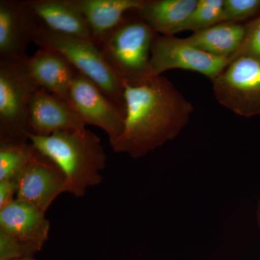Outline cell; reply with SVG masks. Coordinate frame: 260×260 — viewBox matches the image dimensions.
I'll return each instance as SVG.
<instances>
[{
    "label": "cell",
    "instance_id": "cell-13",
    "mask_svg": "<svg viewBox=\"0 0 260 260\" xmlns=\"http://www.w3.org/2000/svg\"><path fill=\"white\" fill-rule=\"evenodd\" d=\"M0 229L40 251L49 239L50 222L34 205L15 199L0 210Z\"/></svg>",
    "mask_w": 260,
    "mask_h": 260
},
{
    "label": "cell",
    "instance_id": "cell-20",
    "mask_svg": "<svg viewBox=\"0 0 260 260\" xmlns=\"http://www.w3.org/2000/svg\"><path fill=\"white\" fill-rule=\"evenodd\" d=\"M260 15V0H224L223 22L240 23Z\"/></svg>",
    "mask_w": 260,
    "mask_h": 260
},
{
    "label": "cell",
    "instance_id": "cell-19",
    "mask_svg": "<svg viewBox=\"0 0 260 260\" xmlns=\"http://www.w3.org/2000/svg\"><path fill=\"white\" fill-rule=\"evenodd\" d=\"M223 3L224 0H198L194 9L176 34L186 30L198 32L223 23Z\"/></svg>",
    "mask_w": 260,
    "mask_h": 260
},
{
    "label": "cell",
    "instance_id": "cell-7",
    "mask_svg": "<svg viewBox=\"0 0 260 260\" xmlns=\"http://www.w3.org/2000/svg\"><path fill=\"white\" fill-rule=\"evenodd\" d=\"M229 58L218 57L198 49L185 38L158 35L154 39L149 75L160 76L170 70H184L200 73L213 80L231 62Z\"/></svg>",
    "mask_w": 260,
    "mask_h": 260
},
{
    "label": "cell",
    "instance_id": "cell-8",
    "mask_svg": "<svg viewBox=\"0 0 260 260\" xmlns=\"http://www.w3.org/2000/svg\"><path fill=\"white\" fill-rule=\"evenodd\" d=\"M70 106L86 125L98 126L104 130L109 137L111 146L124 130L126 111L80 72L70 88Z\"/></svg>",
    "mask_w": 260,
    "mask_h": 260
},
{
    "label": "cell",
    "instance_id": "cell-1",
    "mask_svg": "<svg viewBox=\"0 0 260 260\" xmlns=\"http://www.w3.org/2000/svg\"><path fill=\"white\" fill-rule=\"evenodd\" d=\"M126 115L122 133L112 145L116 153L145 156L175 139L189 122L194 107L166 77L123 82Z\"/></svg>",
    "mask_w": 260,
    "mask_h": 260
},
{
    "label": "cell",
    "instance_id": "cell-14",
    "mask_svg": "<svg viewBox=\"0 0 260 260\" xmlns=\"http://www.w3.org/2000/svg\"><path fill=\"white\" fill-rule=\"evenodd\" d=\"M145 0H71L83 15L96 45L122 21L129 12L143 7Z\"/></svg>",
    "mask_w": 260,
    "mask_h": 260
},
{
    "label": "cell",
    "instance_id": "cell-17",
    "mask_svg": "<svg viewBox=\"0 0 260 260\" xmlns=\"http://www.w3.org/2000/svg\"><path fill=\"white\" fill-rule=\"evenodd\" d=\"M198 0H145L137 13L159 35L174 36Z\"/></svg>",
    "mask_w": 260,
    "mask_h": 260
},
{
    "label": "cell",
    "instance_id": "cell-5",
    "mask_svg": "<svg viewBox=\"0 0 260 260\" xmlns=\"http://www.w3.org/2000/svg\"><path fill=\"white\" fill-rule=\"evenodd\" d=\"M24 61L0 59V140H29V105L39 87Z\"/></svg>",
    "mask_w": 260,
    "mask_h": 260
},
{
    "label": "cell",
    "instance_id": "cell-10",
    "mask_svg": "<svg viewBox=\"0 0 260 260\" xmlns=\"http://www.w3.org/2000/svg\"><path fill=\"white\" fill-rule=\"evenodd\" d=\"M42 24L26 1L0 0V59L25 60L29 43Z\"/></svg>",
    "mask_w": 260,
    "mask_h": 260
},
{
    "label": "cell",
    "instance_id": "cell-2",
    "mask_svg": "<svg viewBox=\"0 0 260 260\" xmlns=\"http://www.w3.org/2000/svg\"><path fill=\"white\" fill-rule=\"evenodd\" d=\"M28 139L61 169L69 194L83 198L89 187L102 182L101 172L107 167V155L100 138L93 132L86 129L46 137L28 135Z\"/></svg>",
    "mask_w": 260,
    "mask_h": 260
},
{
    "label": "cell",
    "instance_id": "cell-24",
    "mask_svg": "<svg viewBox=\"0 0 260 260\" xmlns=\"http://www.w3.org/2000/svg\"><path fill=\"white\" fill-rule=\"evenodd\" d=\"M256 219H257L258 226L260 231V200L258 204L257 210H256Z\"/></svg>",
    "mask_w": 260,
    "mask_h": 260
},
{
    "label": "cell",
    "instance_id": "cell-25",
    "mask_svg": "<svg viewBox=\"0 0 260 260\" xmlns=\"http://www.w3.org/2000/svg\"><path fill=\"white\" fill-rule=\"evenodd\" d=\"M12 260H37L34 257L22 258V259H12Z\"/></svg>",
    "mask_w": 260,
    "mask_h": 260
},
{
    "label": "cell",
    "instance_id": "cell-23",
    "mask_svg": "<svg viewBox=\"0 0 260 260\" xmlns=\"http://www.w3.org/2000/svg\"><path fill=\"white\" fill-rule=\"evenodd\" d=\"M18 179L0 181V210L16 199Z\"/></svg>",
    "mask_w": 260,
    "mask_h": 260
},
{
    "label": "cell",
    "instance_id": "cell-3",
    "mask_svg": "<svg viewBox=\"0 0 260 260\" xmlns=\"http://www.w3.org/2000/svg\"><path fill=\"white\" fill-rule=\"evenodd\" d=\"M157 35L137 11L129 12L97 46L122 82L135 84L150 78L152 47Z\"/></svg>",
    "mask_w": 260,
    "mask_h": 260
},
{
    "label": "cell",
    "instance_id": "cell-11",
    "mask_svg": "<svg viewBox=\"0 0 260 260\" xmlns=\"http://www.w3.org/2000/svg\"><path fill=\"white\" fill-rule=\"evenodd\" d=\"M85 126L79 114L61 98L39 87L34 90L27 121L28 135L46 137L63 132H83Z\"/></svg>",
    "mask_w": 260,
    "mask_h": 260
},
{
    "label": "cell",
    "instance_id": "cell-12",
    "mask_svg": "<svg viewBox=\"0 0 260 260\" xmlns=\"http://www.w3.org/2000/svg\"><path fill=\"white\" fill-rule=\"evenodd\" d=\"M24 64L38 87L61 98L70 106V88L79 71L63 54L54 49L41 48L28 56Z\"/></svg>",
    "mask_w": 260,
    "mask_h": 260
},
{
    "label": "cell",
    "instance_id": "cell-9",
    "mask_svg": "<svg viewBox=\"0 0 260 260\" xmlns=\"http://www.w3.org/2000/svg\"><path fill=\"white\" fill-rule=\"evenodd\" d=\"M67 192L64 174L52 160L36 148L18 179L16 199L46 213L54 200Z\"/></svg>",
    "mask_w": 260,
    "mask_h": 260
},
{
    "label": "cell",
    "instance_id": "cell-6",
    "mask_svg": "<svg viewBox=\"0 0 260 260\" xmlns=\"http://www.w3.org/2000/svg\"><path fill=\"white\" fill-rule=\"evenodd\" d=\"M215 99L237 115L260 114V62L249 56L234 58L211 80Z\"/></svg>",
    "mask_w": 260,
    "mask_h": 260
},
{
    "label": "cell",
    "instance_id": "cell-21",
    "mask_svg": "<svg viewBox=\"0 0 260 260\" xmlns=\"http://www.w3.org/2000/svg\"><path fill=\"white\" fill-rule=\"evenodd\" d=\"M39 250L0 229V260L34 257Z\"/></svg>",
    "mask_w": 260,
    "mask_h": 260
},
{
    "label": "cell",
    "instance_id": "cell-18",
    "mask_svg": "<svg viewBox=\"0 0 260 260\" xmlns=\"http://www.w3.org/2000/svg\"><path fill=\"white\" fill-rule=\"evenodd\" d=\"M35 150L30 140H0V181L18 179Z\"/></svg>",
    "mask_w": 260,
    "mask_h": 260
},
{
    "label": "cell",
    "instance_id": "cell-16",
    "mask_svg": "<svg viewBox=\"0 0 260 260\" xmlns=\"http://www.w3.org/2000/svg\"><path fill=\"white\" fill-rule=\"evenodd\" d=\"M246 32V24L223 22L193 32L185 39L200 50L218 57L232 59L242 47Z\"/></svg>",
    "mask_w": 260,
    "mask_h": 260
},
{
    "label": "cell",
    "instance_id": "cell-22",
    "mask_svg": "<svg viewBox=\"0 0 260 260\" xmlns=\"http://www.w3.org/2000/svg\"><path fill=\"white\" fill-rule=\"evenodd\" d=\"M246 26L244 43L233 56L232 60L238 56H244L253 58L260 62V15L246 23Z\"/></svg>",
    "mask_w": 260,
    "mask_h": 260
},
{
    "label": "cell",
    "instance_id": "cell-15",
    "mask_svg": "<svg viewBox=\"0 0 260 260\" xmlns=\"http://www.w3.org/2000/svg\"><path fill=\"white\" fill-rule=\"evenodd\" d=\"M43 25L53 31L93 42L86 20L71 0H29Z\"/></svg>",
    "mask_w": 260,
    "mask_h": 260
},
{
    "label": "cell",
    "instance_id": "cell-4",
    "mask_svg": "<svg viewBox=\"0 0 260 260\" xmlns=\"http://www.w3.org/2000/svg\"><path fill=\"white\" fill-rule=\"evenodd\" d=\"M32 42L40 48L59 51L81 74L126 111L122 80L107 64L95 43L53 31L43 24L36 32Z\"/></svg>",
    "mask_w": 260,
    "mask_h": 260
}]
</instances>
